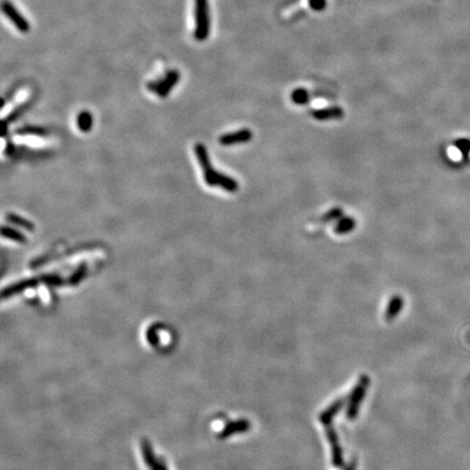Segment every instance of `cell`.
Segmentation results:
<instances>
[{
    "instance_id": "obj_1",
    "label": "cell",
    "mask_w": 470,
    "mask_h": 470,
    "mask_svg": "<svg viewBox=\"0 0 470 470\" xmlns=\"http://www.w3.org/2000/svg\"><path fill=\"white\" fill-rule=\"evenodd\" d=\"M195 153H196L197 159L199 160L202 171H204V177L208 185L220 186L223 190H227L229 192H235L237 190L238 186L236 181L231 179L230 177L223 176L222 173L217 172L212 169L207 151L201 144H197L196 147H195Z\"/></svg>"
},
{
    "instance_id": "obj_2",
    "label": "cell",
    "mask_w": 470,
    "mask_h": 470,
    "mask_svg": "<svg viewBox=\"0 0 470 470\" xmlns=\"http://www.w3.org/2000/svg\"><path fill=\"white\" fill-rule=\"evenodd\" d=\"M194 17V37L198 41H204L210 34V12H209L208 0H195Z\"/></svg>"
},
{
    "instance_id": "obj_3",
    "label": "cell",
    "mask_w": 470,
    "mask_h": 470,
    "mask_svg": "<svg viewBox=\"0 0 470 470\" xmlns=\"http://www.w3.org/2000/svg\"><path fill=\"white\" fill-rule=\"evenodd\" d=\"M370 386V379L368 375L364 374L359 378L357 384L354 387L353 391L350 395V401L347 404L346 409V418L349 420H354L359 413L360 405L363 403L365 396L367 394V390Z\"/></svg>"
},
{
    "instance_id": "obj_4",
    "label": "cell",
    "mask_w": 470,
    "mask_h": 470,
    "mask_svg": "<svg viewBox=\"0 0 470 470\" xmlns=\"http://www.w3.org/2000/svg\"><path fill=\"white\" fill-rule=\"evenodd\" d=\"M2 10L5 16L8 18L11 23L16 26L18 31L21 33H28L31 30V24L27 19L21 13L9 0H3Z\"/></svg>"
},
{
    "instance_id": "obj_5",
    "label": "cell",
    "mask_w": 470,
    "mask_h": 470,
    "mask_svg": "<svg viewBox=\"0 0 470 470\" xmlns=\"http://www.w3.org/2000/svg\"><path fill=\"white\" fill-rule=\"evenodd\" d=\"M179 79H180L179 72L176 70H172V71H169L161 79H159V81H156V82H151L147 86H148V90L158 94L160 97H167L170 91L178 84Z\"/></svg>"
},
{
    "instance_id": "obj_6",
    "label": "cell",
    "mask_w": 470,
    "mask_h": 470,
    "mask_svg": "<svg viewBox=\"0 0 470 470\" xmlns=\"http://www.w3.org/2000/svg\"><path fill=\"white\" fill-rule=\"evenodd\" d=\"M325 436L329 441V444L331 447V455H332V465L335 468H342L344 466V455L341 443H339V439L335 429L332 426V424L325 425Z\"/></svg>"
},
{
    "instance_id": "obj_7",
    "label": "cell",
    "mask_w": 470,
    "mask_h": 470,
    "mask_svg": "<svg viewBox=\"0 0 470 470\" xmlns=\"http://www.w3.org/2000/svg\"><path fill=\"white\" fill-rule=\"evenodd\" d=\"M250 429V422L247 419H237L235 421H231L224 425V428L218 433V439L224 440L232 437L237 433H245Z\"/></svg>"
},
{
    "instance_id": "obj_8",
    "label": "cell",
    "mask_w": 470,
    "mask_h": 470,
    "mask_svg": "<svg viewBox=\"0 0 470 470\" xmlns=\"http://www.w3.org/2000/svg\"><path fill=\"white\" fill-rule=\"evenodd\" d=\"M39 282H40L39 278H32V279H26V280L16 282V283H13V284H11L9 286H7L6 288H4L3 292H2L3 298L6 300V298L12 297L13 295L23 292V291L27 290V288H30V287L36 286L39 283Z\"/></svg>"
},
{
    "instance_id": "obj_9",
    "label": "cell",
    "mask_w": 470,
    "mask_h": 470,
    "mask_svg": "<svg viewBox=\"0 0 470 470\" xmlns=\"http://www.w3.org/2000/svg\"><path fill=\"white\" fill-rule=\"evenodd\" d=\"M251 137H252V134L249 130L244 129V130H240L238 132L222 135L220 137V144L224 146H230V145H235V144L247 143L251 140Z\"/></svg>"
},
{
    "instance_id": "obj_10",
    "label": "cell",
    "mask_w": 470,
    "mask_h": 470,
    "mask_svg": "<svg viewBox=\"0 0 470 470\" xmlns=\"http://www.w3.org/2000/svg\"><path fill=\"white\" fill-rule=\"evenodd\" d=\"M345 405V399H338L335 400L333 403L321 411L319 415V421L323 425H329L333 421L334 417L341 411Z\"/></svg>"
},
{
    "instance_id": "obj_11",
    "label": "cell",
    "mask_w": 470,
    "mask_h": 470,
    "mask_svg": "<svg viewBox=\"0 0 470 470\" xmlns=\"http://www.w3.org/2000/svg\"><path fill=\"white\" fill-rule=\"evenodd\" d=\"M312 115L319 121L325 120H333V119H341L344 115V111L342 108L339 107H331V108H324V109H318L312 111Z\"/></svg>"
},
{
    "instance_id": "obj_12",
    "label": "cell",
    "mask_w": 470,
    "mask_h": 470,
    "mask_svg": "<svg viewBox=\"0 0 470 470\" xmlns=\"http://www.w3.org/2000/svg\"><path fill=\"white\" fill-rule=\"evenodd\" d=\"M404 307V300L403 297L399 295H395L394 297L390 300L388 307L386 310V319L388 321H391L395 318L399 316V314L402 312V309Z\"/></svg>"
},
{
    "instance_id": "obj_13",
    "label": "cell",
    "mask_w": 470,
    "mask_h": 470,
    "mask_svg": "<svg viewBox=\"0 0 470 470\" xmlns=\"http://www.w3.org/2000/svg\"><path fill=\"white\" fill-rule=\"evenodd\" d=\"M141 448H142L143 459H144V461H145V464L150 468L158 460L155 453H154L153 446H151L149 441L144 440V441H142Z\"/></svg>"
},
{
    "instance_id": "obj_14",
    "label": "cell",
    "mask_w": 470,
    "mask_h": 470,
    "mask_svg": "<svg viewBox=\"0 0 470 470\" xmlns=\"http://www.w3.org/2000/svg\"><path fill=\"white\" fill-rule=\"evenodd\" d=\"M355 224L356 222L352 218V217H342V218L338 219V222L336 223V226L334 228V232L336 234L349 233L354 230V228H355Z\"/></svg>"
},
{
    "instance_id": "obj_15",
    "label": "cell",
    "mask_w": 470,
    "mask_h": 470,
    "mask_svg": "<svg viewBox=\"0 0 470 470\" xmlns=\"http://www.w3.org/2000/svg\"><path fill=\"white\" fill-rule=\"evenodd\" d=\"M2 233L5 237H8L10 238V240L12 241H16V242H21V243H23L26 241V238L23 236V234H21L20 232H18L17 230H14L12 228H7V227H3L2 229Z\"/></svg>"
},
{
    "instance_id": "obj_16",
    "label": "cell",
    "mask_w": 470,
    "mask_h": 470,
    "mask_svg": "<svg viewBox=\"0 0 470 470\" xmlns=\"http://www.w3.org/2000/svg\"><path fill=\"white\" fill-rule=\"evenodd\" d=\"M92 122H93V120H92L90 112L83 111L81 114L78 115V118H77L78 127L81 129L83 132L89 131V130L91 129V126H92Z\"/></svg>"
},
{
    "instance_id": "obj_17",
    "label": "cell",
    "mask_w": 470,
    "mask_h": 470,
    "mask_svg": "<svg viewBox=\"0 0 470 470\" xmlns=\"http://www.w3.org/2000/svg\"><path fill=\"white\" fill-rule=\"evenodd\" d=\"M8 220L13 223V224H16V226L18 227H21V228H24L28 231H33L34 230V226L33 224L30 222V221H27L23 218H21V217L17 216V215H10L8 217Z\"/></svg>"
},
{
    "instance_id": "obj_18",
    "label": "cell",
    "mask_w": 470,
    "mask_h": 470,
    "mask_svg": "<svg viewBox=\"0 0 470 470\" xmlns=\"http://www.w3.org/2000/svg\"><path fill=\"white\" fill-rule=\"evenodd\" d=\"M292 99H293L294 103H296V104L305 105L309 101L308 93L305 90H296L292 94Z\"/></svg>"
},
{
    "instance_id": "obj_19",
    "label": "cell",
    "mask_w": 470,
    "mask_h": 470,
    "mask_svg": "<svg viewBox=\"0 0 470 470\" xmlns=\"http://www.w3.org/2000/svg\"><path fill=\"white\" fill-rule=\"evenodd\" d=\"M342 216H343L342 209L341 208H334V209H332V210H330L328 213H325V216L322 217L321 222H323V223L331 222L333 220L342 218Z\"/></svg>"
},
{
    "instance_id": "obj_20",
    "label": "cell",
    "mask_w": 470,
    "mask_h": 470,
    "mask_svg": "<svg viewBox=\"0 0 470 470\" xmlns=\"http://www.w3.org/2000/svg\"><path fill=\"white\" fill-rule=\"evenodd\" d=\"M85 272H86V268H85L84 265H82L73 274H72V277L69 280V283L72 284V285H75V284L79 283L81 280L84 278Z\"/></svg>"
},
{
    "instance_id": "obj_21",
    "label": "cell",
    "mask_w": 470,
    "mask_h": 470,
    "mask_svg": "<svg viewBox=\"0 0 470 470\" xmlns=\"http://www.w3.org/2000/svg\"><path fill=\"white\" fill-rule=\"evenodd\" d=\"M147 341L151 344V345H157L158 342H159V339H158V333H157V331L154 330V328H150L148 331H147Z\"/></svg>"
},
{
    "instance_id": "obj_22",
    "label": "cell",
    "mask_w": 470,
    "mask_h": 470,
    "mask_svg": "<svg viewBox=\"0 0 470 470\" xmlns=\"http://www.w3.org/2000/svg\"><path fill=\"white\" fill-rule=\"evenodd\" d=\"M151 470H168L167 466L164 465V462L162 460H157L155 464L150 467Z\"/></svg>"
},
{
    "instance_id": "obj_23",
    "label": "cell",
    "mask_w": 470,
    "mask_h": 470,
    "mask_svg": "<svg viewBox=\"0 0 470 470\" xmlns=\"http://www.w3.org/2000/svg\"><path fill=\"white\" fill-rule=\"evenodd\" d=\"M357 469V461L355 459H353L351 464L345 468V470H356Z\"/></svg>"
}]
</instances>
